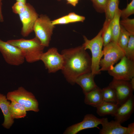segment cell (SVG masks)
Returning <instances> with one entry per match:
<instances>
[{
    "label": "cell",
    "instance_id": "obj_1",
    "mask_svg": "<svg viewBox=\"0 0 134 134\" xmlns=\"http://www.w3.org/2000/svg\"><path fill=\"white\" fill-rule=\"evenodd\" d=\"M64 61L62 73L67 81L73 85L76 79L91 72V58L82 45L63 50Z\"/></svg>",
    "mask_w": 134,
    "mask_h": 134
},
{
    "label": "cell",
    "instance_id": "obj_2",
    "mask_svg": "<svg viewBox=\"0 0 134 134\" xmlns=\"http://www.w3.org/2000/svg\"><path fill=\"white\" fill-rule=\"evenodd\" d=\"M7 41L19 48L23 53L25 60L29 63L40 60L44 53L45 47L36 36L30 39L21 38L10 40Z\"/></svg>",
    "mask_w": 134,
    "mask_h": 134
},
{
    "label": "cell",
    "instance_id": "obj_3",
    "mask_svg": "<svg viewBox=\"0 0 134 134\" xmlns=\"http://www.w3.org/2000/svg\"><path fill=\"white\" fill-rule=\"evenodd\" d=\"M102 34L101 29L95 37L91 40L88 39L85 36H83L84 42L82 45L85 49H89L91 52V72L95 75L101 73L100 63L103 55L102 50L103 41Z\"/></svg>",
    "mask_w": 134,
    "mask_h": 134
},
{
    "label": "cell",
    "instance_id": "obj_4",
    "mask_svg": "<svg viewBox=\"0 0 134 134\" xmlns=\"http://www.w3.org/2000/svg\"><path fill=\"white\" fill-rule=\"evenodd\" d=\"M6 98L8 100L17 102L23 105L27 111L38 112L39 110L38 103L35 96L22 87L7 94Z\"/></svg>",
    "mask_w": 134,
    "mask_h": 134
},
{
    "label": "cell",
    "instance_id": "obj_5",
    "mask_svg": "<svg viewBox=\"0 0 134 134\" xmlns=\"http://www.w3.org/2000/svg\"><path fill=\"white\" fill-rule=\"evenodd\" d=\"M103 47L104 57L100 63V71H108L125 56L124 51L117 43L111 41Z\"/></svg>",
    "mask_w": 134,
    "mask_h": 134
},
{
    "label": "cell",
    "instance_id": "obj_6",
    "mask_svg": "<svg viewBox=\"0 0 134 134\" xmlns=\"http://www.w3.org/2000/svg\"><path fill=\"white\" fill-rule=\"evenodd\" d=\"M54 26L48 16L40 15L36 20L33 28L35 36L45 47L49 45Z\"/></svg>",
    "mask_w": 134,
    "mask_h": 134
},
{
    "label": "cell",
    "instance_id": "obj_7",
    "mask_svg": "<svg viewBox=\"0 0 134 134\" xmlns=\"http://www.w3.org/2000/svg\"><path fill=\"white\" fill-rule=\"evenodd\" d=\"M108 71L114 79L130 81L134 77V61L125 56L119 63Z\"/></svg>",
    "mask_w": 134,
    "mask_h": 134
},
{
    "label": "cell",
    "instance_id": "obj_8",
    "mask_svg": "<svg viewBox=\"0 0 134 134\" xmlns=\"http://www.w3.org/2000/svg\"><path fill=\"white\" fill-rule=\"evenodd\" d=\"M40 60L43 63L49 73H54L62 70L64 61L63 55L59 53L58 49L53 47L43 53Z\"/></svg>",
    "mask_w": 134,
    "mask_h": 134
},
{
    "label": "cell",
    "instance_id": "obj_9",
    "mask_svg": "<svg viewBox=\"0 0 134 134\" xmlns=\"http://www.w3.org/2000/svg\"><path fill=\"white\" fill-rule=\"evenodd\" d=\"M0 52L5 61L10 65L19 66L24 62L23 55L19 48L0 39Z\"/></svg>",
    "mask_w": 134,
    "mask_h": 134
},
{
    "label": "cell",
    "instance_id": "obj_10",
    "mask_svg": "<svg viewBox=\"0 0 134 134\" xmlns=\"http://www.w3.org/2000/svg\"><path fill=\"white\" fill-rule=\"evenodd\" d=\"M18 15L22 25L21 34L24 37H27L33 31L34 25L39 15L34 7L27 3L26 9Z\"/></svg>",
    "mask_w": 134,
    "mask_h": 134
},
{
    "label": "cell",
    "instance_id": "obj_11",
    "mask_svg": "<svg viewBox=\"0 0 134 134\" xmlns=\"http://www.w3.org/2000/svg\"><path fill=\"white\" fill-rule=\"evenodd\" d=\"M114 90L116 97V104L119 106L133 95L134 91L129 81L113 78L109 85Z\"/></svg>",
    "mask_w": 134,
    "mask_h": 134
},
{
    "label": "cell",
    "instance_id": "obj_12",
    "mask_svg": "<svg viewBox=\"0 0 134 134\" xmlns=\"http://www.w3.org/2000/svg\"><path fill=\"white\" fill-rule=\"evenodd\" d=\"M103 118H99L94 115L88 114L85 115L81 122L72 125L67 128L64 134H76L83 130L94 128H99L101 124Z\"/></svg>",
    "mask_w": 134,
    "mask_h": 134
},
{
    "label": "cell",
    "instance_id": "obj_13",
    "mask_svg": "<svg viewBox=\"0 0 134 134\" xmlns=\"http://www.w3.org/2000/svg\"><path fill=\"white\" fill-rule=\"evenodd\" d=\"M134 99L133 95L120 106L114 117L116 120L121 124L129 119L133 112Z\"/></svg>",
    "mask_w": 134,
    "mask_h": 134
},
{
    "label": "cell",
    "instance_id": "obj_14",
    "mask_svg": "<svg viewBox=\"0 0 134 134\" xmlns=\"http://www.w3.org/2000/svg\"><path fill=\"white\" fill-rule=\"evenodd\" d=\"M102 128L100 134H128V128L122 126L121 124L115 120L109 121L107 118H102Z\"/></svg>",
    "mask_w": 134,
    "mask_h": 134
},
{
    "label": "cell",
    "instance_id": "obj_15",
    "mask_svg": "<svg viewBox=\"0 0 134 134\" xmlns=\"http://www.w3.org/2000/svg\"><path fill=\"white\" fill-rule=\"evenodd\" d=\"M95 76L91 72L83 74L76 79L75 83L78 84L81 87L84 94L98 87L94 80Z\"/></svg>",
    "mask_w": 134,
    "mask_h": 134
},
{
    "label": "cell",
    "instance_id": "obj_16",
    "mask_svg": "<svg viewBox=\"0 0 134 134\" xmlns=\"http://www.w3.org/2000/svg\"><path fill=\"white\" fill-rule=\"evenodd\" d=\"M8 100L5 95L0 93V108L4 118L2 125L7 129H9L14 122V119L10 113L9 106L10 103Z\"/></svg>",
    "mask_w": 134,
    "mask_h": 134
},
{
    "label": "cell",
    "instance_id": "obj_17",
    "mask_svg": "<svg viewBox=\"0 0 134 134\" xmlns=\"http://www.w3.org/2000/svg\"><path fill=\"white\" fill-rule=\"evenodd\" d=\"M84 95V102L86 104L96 107L103 101L101 89L98 87Z\"/></svg>",
    "mask_w": 134,
    "mask_h": 134
},
{
    "label": "cell",
    "instance_id": "obj_18",
    "mask_svg": "<svg viewBox=\"0 0 134 134\" xmlns=\"http://www.w3.org/2000/svg\"><path fill=\"white\" fill-rule=\"evenodd\" d=\"M119 106L116 103L103 101L97 107V112L100 116L111 115L114 116Z\"/></svg>",
    "mask_w": 134,
    "mask_h": 134
},
{
    "label": "cell",
    "instance_id": "obj_19",
    "mask_svg": "<svg viewBox=\"0 0 134 134\" xmlns=\"http://www.w3.org/2000/svg\"><path fill=\"white\" fill-rule=\"evenodd\" d=\"M121 12V10L119 7L117 8L111 21L112 35L111 41L116 43L117 42L120 29V18Z\"/></svg>",
    "mask_w": 134,
    "mask_h": 134
},
{
    "label": "cell",
    "instance_id": "obj_20",
    "mask_svg": "<svg viewBox=\"0 0 134 134\" xmlns=\"http://www.w3.org/2000/svg\"><path fill=\"white\" fill-rule=\"evenodd\" d=\"M9 109L10 115L14 119L24 118L26 115L27 111L25 107L16 102L11 101Z\"/></svg>",
    "mask_w": 134,
    "mask_h": 134
},
{
    "label": "cell",
    "instance_id": "obj_21",
    "mask_svg": "<svg viewBox=\"0 0 134 134\" xmlns=\"http://www.w3.org/2000/svg\"><path fill=\"white\" fill-rule=\"evenodd\" d=\"M111 21V20L105 19L102 29L103 46L111 41L112 35Z\"/></svg>",
    "mask_w": 134,
    "mask_h": 134
},
{
    "label": "cell",
    "instance_id": "obj_22",
    "mask_svg": "<svg viewBox=\"0 0 134 134\" xmlns=\"http://www.w3.org/2000/svg\"><path fill=\"white\" fill-rule=\"evenodd\" d=\"M101 93L103 101L116 103L115 92L109 85L101 89Z\"/></svg>",
    "mask_w": 134,
    "mask_h": 134
},
{
    "label": "cell",
    "instance_id": "obj_23",
    "mask_svg": "<svg viewBox=\"0 0 134 134\" xmlns=\"http://www.w3.org/2000/svg\"><path fill=\"white\" fill-rule=\"evenodd\" d=\"M119 3V0H109L104 12L106 19H112Z\"/></svg>",
    "mask_w": 134,
    "mask_h": 134
},
{
    "label": "cell",
    "instance_id": "obj_24",
    "mask_svg": "<svg viewBox=\"0 0 134 134\" xmlns=\"http://www.w3.org/2000/svg\"><path fill=\"white\" fill-rule=\"evenodd\" d=\"M130 35L129 33L121 26L117 43L124 51L129 40Z\"/></svg>",
    "mask_w": 134,
    "mask_h": 134
},
{
    "label": "cell",
    "instance_id": "obj_25",
    "mask_svg": "<svg viewBox=\"0 0 134 134\" xmlns=\"http://www.w3.org/2000/svg\"><path fill=\"white\" fill-rule=\"evenodd\" d=\"M124 52L125 56L126 57L134 61V35H130L129 40Z\"/></svg>",
    "mask_w": 134,
    "mask_h": 134
},
{
    "label": "cell",
    "instance_id": "obj_26",
    "mask_svg": "<svg viewBox=\"0 0 134 134\" xmlns=\"http://www.w3.org/2000/svg\"><path fill=\"white\" fill-rule=\"evenodd\" d=\"M120 25L127 31L130 35H134V19L128 18L122 19L120 21Z\"/></svg>",
    "mask_w": 134,
    "mask_h": 134
},
{
    "label": "cell",
    "instance_id": "obj_27",
    "mask_svg": "<svg viewBox=\"0 0 134 134\" xmlns=\"http://www.w3.org/2000/svg\"><path fill=\"white\" fill-rule=\"evenodd\" d=\"M134 14V0H132L128 4L126 7L121 10L120 18L122 19L128 18Z\"/></svg>",
    "mask_w": 134,
    "mask_h": 134
},
{
    "label": "cell",
    "instance_id": "obj_28",
    "mask_svg": "<svg viewBox=\"0 0 134 134\" xmlns=\"http://www.w3.org/2000/svg\"><path fill=\"white\" fill-rule=\"evenodd\" d=\"M96 10L100 13H104L109 0H91Z\"/></svg>",
    "mask_w": 134,
    "mask_h": 134
},
{
    "label": "cell",
    "instance_id": "obj_29",
    "mask_svg": "<svg viewBox=\"0 0 134 134\" xmlns=\"http://www.w3.org/2000/svg\"><path fill=\"white\" fill-rule=\"evenodd\" d=\"M27 3L21 1H16L12 6L13 12L15 14L18 15L26 9Z\"/></svg>",
    "mask_w": 134,
    "mask_h": 134
},
{
    "label": "cell",
    "instance_id": "obj_30",
    "mask_svg": "<svg viewBox=\"0 0 134 134\" xmlns=\"http://www.w3.org/2000/svg\"><path fill=\"white\" fill-rule=\"evenodd\" d=\"M70 23L78 22H83L85 20V17L79 15L74 12H70L67 15Z\"/></svg>",
    "mask_w": 134,
    "mask_h": 134
},
{
    "label": "cell",
    "instance_id": "obj_31",
    "mask_svg": "<svg viewBox=\"0 0 134 134\" xmlns=\"http://www.w3.org/2000/svg\"><path fill=\"white\" fill-rule=\"evenodd\" d=\"M52 24L54 26L58 25L66 24L70 23L67 15L52 21Z\"/></svg>",
    "mask_w": 134,
    "mask_h": 134
},
{
    "label": "cell",
    "instance_id": "obj_32",
    "mask_svg": "<svg viewBox=\"0 0 134 134\" xmlns=\"http://www.w3.org/2000/svg\"><path fill=\"white\" fill-rule=\"evenodd\" d=\"M128 134H134V123H130L128 126Z\"/></svg>",
    "mask_w": 134,
    "mask_h": 134
},
{
    "label": "cell",
    "instance_id": "obj_33",
    "mask_svg": "<svg viewBox=\"0 0 134 134\" xmlns=\"http://www.w3.org/2000/svg\"><path fill=\"white\" fill-rule=\"evenodd\" d=\"M67 3L75 6L78 3L79 0H66Z\"/></svg>",
    "mask_w": 134,
    "mask_h": 134
},
{
    "label": "cell",
    "instance_id": "obj_34",
    "mask_svg": "<svg viewBox=\"0 0 134 134\" xmlns=\"http://www.w3.org/2000/svg\"><path fill=\"white\" fill-rule=\"evenodd\" d=\"M2 2H0V22L4 21V18L2 12Z\"/></svg>",
    "mask_w": 134,
    "mask_h": 134
},
{
    "label": "cell",
    "instance_id": "obj_35",
    "mask_svg": "<svg viewBox=\"0 0 134 134\" xmlns=\"http://www.w3.org/2000/svg\"><path fill=\"white\" fill-rule=\"evenodd\" d=\"M130 83L131 85L134 90V77L132 78L130 80Z\"/></svg>",
    "mask_w": 134,
    "mask_h": 134
},
{
    "label": "cell",
    "instance_id": "obj_36",
    "mask_svg": "<svg viewBox=\"0 0 134 134\" xmlns=\"http://www.w3.org/2000/svg\"><path fill=\"white\" fill-rule=\"evenodd\" d=\"M16 1H21L24 2H26V0H16Z\"/></svg>",
    "mask_w": 134,
    "mask_h": 134
},
{
    "label": "cell",
    "instance_id": "obj_37",
    "mask_svg": "<svg viewBox=\"0 0 134 134\" xmlns=\"http://www.w3.org/2000/svg\"><path fill=\"white\" fill-rule=\"evenodd\" d=\"M0 0V2H2V0Z\"/></svg>",
    "mask_w": 134,
    "mask_h": 134
},
{
    "label": "cell",
    "instance_id": "obj_38",
    "mask_svg": "<svg viewBox=\"0 0 134 134\" xmlns=\"http://www.w3.org/2000/svg\"><path fill=\"white\" fill-rule=\"evenodd\" d=\"M58 0V1H60L61 0Z\"/></svg>",
    "mask_w": 134,
    "mask_h": 134
}]
</instances>
